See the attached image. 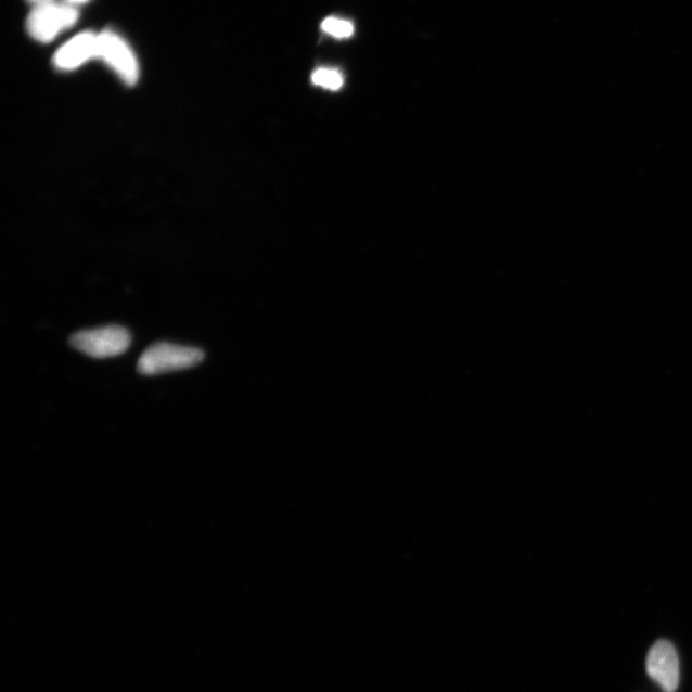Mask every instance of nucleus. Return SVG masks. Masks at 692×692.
Segmentation results:
<instances>
[{
	"instance_id": "obj_1",
	"label": "nucleus",
	"mask_w": 692,
	"mask_h": 692,
	"mask_svg": "<svg viewBox=\"0 0 692 692\" xmlns=\"http://www.w3.org/2000/svg\"><path fill=\"white\" fill-rule=\"evenodd\" d=\"M204 351L193 346L157 343L148 348L139 358L138 371L145 376H154L175 371L193 369L203 362Z\"/></svg>"
},
{
	"instance_id": "obj_2",
	"label": "nucleus",
	"mask_w": 692,
	"mask_h": 692,
	"mask_svg": "<svg viewBox=\"0 0 692 692\" xmlns=\"http://www.w3.org/2000/svg\"><path fill=\"white\" fill-rule=\"evenodd\" d=\"M69 344L89 357L111 358L130 348L131 335L125 328L105 326L80 331L71 336Z\"/></svg>"
},
{
	"instance_id": "obj_3",
	"label": "nucleus",
	"mask_w": 692,
	"mask_h": 692,
	"mask_svg": "<svg viewBox=\"0 0 692 692\" xmlns=\"http://www.w3.org/2000/svg\"><path fill=\"white\" fill-rule=\"evenodd\" d=\"M79 20V12L71 4L48 3L34 7L27 18L30 37L40 42H51L62 31L73 27Z\"/></svg>"
},
{
	"instance_id": "obj_4",
	"label": "nucleus",
	"mask_w": 692,
	"mask_h": 692,
	"mask_svg": "<svg viewBox=\"0 0 692 692\" xmlns=\"http://www.w3.org/2000/svg\"><path fill=\"white\" fill-rule=\"evenodd\" d=\"M97 59L110 66L127 85H136L140 68L136 53L118 34L104 30L98 34Z\"/></svg>"
},
{
	"instance_id": "obj_5",
	"label": "nucleus",
	"mask_w": 692,
	"mask_h": 692,
	"mask_svg": "<svg viewBox=\"0 0 692 692\" xmlns=\"http://www.w3.org/2000/svg\"><path fill=\"white\" fill-rule=\"evenodd\" d=\"M646 672L665 692H675L680 684V661L672 642L656 641L646 656Z\"/></svg>"
},
{
	"instance_id": "obj_6",
	"label": "nucleus",
	"mask_w": 692,
	"mask_h": 692,
	"mask_svg": "<svg viewBox=\"0 0 692 692\" xmlns=\"http://www.w3.org/2000/svg\"><path fill=\"white\" fill-rule=\"evenodd\" d=\"M98 34L85 31L71 39L54 55V65L62 71H73L97 59Z\"/></svg>"
},
{
	"instance_id": "obj_7",
	"label": "nucleus",
	"mask_w": 692,
	"mask_h": 692,
	"mask_svg": "<svg viewBox=\"0 0 692 692\" xmlns=\"http://www.w3.org/2000/svg\"><path fill=\"white\" fill-rule=\"evenodd\" d=\"M312 82L316 87L337 91L343 88L344 77L341 71L334 68H319L312 75Z\"/></svg>"
},
{
	"instance_id": "obj_8",
	"label": "nucleus",
	"mask_w": 692,
	"mask_h": 692,
	"mask_svg": "<svg viewBox=\"0 0 692 692\" xmlns=\"http://www.w3.org/2000/svg\"><path fill=\"white\" fill-rule=\"evenodd\" d=\"M321 28L324 33L336 39L350 38L353 33H355V26H353L349 21L336 17H328L324 20Z\"/></svg>"
},
{
	"instance_id": "obj_9",
	"label": "nucleus",
	"mask_w": 692,
	"mask_h": 692,
	"mask_svg": "<svg viewBox=\"0 0 692 692\" xmlns=\"http://www.w3.org/2000/svg\"><path fill=\"white\" fill-rule=\"evenodd\" d=\"M28 2L34 4V7H38V5H44L48 3H53V0H28Z\"/></svg>"
},
{
	"instance_id": "obj_10",
	"label": "nucleus",
	"mask_w": 692,
	"mask_h": 692,
	"mask_svg": "<svg viewBox=\"0 0 692 692\" xmlns=\"http://www.w3.org/2000/svg\"><path fill=\"white\" fill-rule=\"evenodd\" d=\"M68 4L71 5H80V4H85L88 3L89 0H67Z\"/></svg>"
}]
</instances>
